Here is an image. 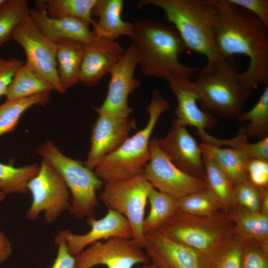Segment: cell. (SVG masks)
Returning a JSON list of instances; mask_svg holds the SVG:
<instances>
[{
  "instance_id": "4",
  "label": "cell",
  "mask_w": 268,
  "mask_h": 268,
  "mask_svg": "<svg viewBox=\"0 0 268 268\" xmlns=\"http://www.w3.org/2000/svg\"><path fill=\"white\" fill-rule=\"evenodd\" d=\"M170 107L159 90L154 88L146 109L149 120L146 126L128 137L114 152L104 156L93 170L104 183L127 179L142 171L150 159L151 133L160 115Z\"/></svg>"
},
{
  "instance_id": "14",
  "label": "cell",
  "mask_w": 268,
  "mask_h": 268,
  "mask_svg": "<svg viewBox=\"0 0 268 268\" xmlns=\"http://www.w3.org/2000/svg\"><path fill=\"white\" fill-rule=\"evenodd\" d=\"M144 249L159 268H205L206 256L164 235L159 229L145 234Z\"/></svg>"
},
{
  "instance_id": "3",
  "label": "cell",
  "mask_w": 268,
  "mask_h": 268,
  "mask_svg": "<svg viewBox=\"0 0 268 268\" xmlns=\"http://www.w3.org/2000/svg\"><path fill=\"white\" fill-rule=\"evenodd\" d=\"M129 37L139 55L140 69L148 77L164 78L170 74L189 78L200 71L179 60L186 50L172 25L150 19L137 20Z\"/></svg>"
},
{
  "instance_id": "36",
  "label": "cell",
  "mask_w": 268,
  "mask_h": 268,
  "mask_svg": "<svg viewBox=\"0 0 268 268\" xmlns=\"http://www.w3.org/2000/svg\"><path fill=\"white\" fill-rule=\"evenodd\" d=\"M267 191L268 188L259 187L248 179L241 181L234 185L235 204L259 212L262 198Z\"/></svg>"
},
{
  "instance_id": "41",
  "label": "cell",
  "mask_w": 268,
  "mask_h": 268,
  "mask_svg": "<svg viewBox=\"0 0 268 268\" xmlns=\"http://www.w3.org/2000/svg\"><path fill=\"white\" fill-rule=\"evenodd\" d=\"M54 241L58 247V252L51 268H74L75 257L68 252L65 240L57 234Z\"/></svg>"
},
{
  "instance_id": "29",
  "label": "cell",
  "mask_w": 268,
  "mask_h": 268,
  "mask_svg": "<svg viewBox=\"0 0 268 268\" xmlns=\"http://www.w3.org/2000/svg\"><path fill=\"white\" fill-rule=\"evenodd\" d=\"M237 118L241 123L249 121L240 127L247 138L251 136L261 140L268 136V85L255 105L249 111L242 112Z\"/></svg>"
},
{
  "instance_id": "17",
  "label": "cell",
  "mask_w": 268,
  "mask_h": 268,
  "mask_svg": "<svg viewBox=\"0 0 268 268\" xmlns=\"http://www.w3.org/2000/svg\"><path fill=\"white\" fill-rule=\"evenodd\" d=\"M136 130L134 119L129 120L107 115H99L92 131L91 147L84 165L93 170L105 156L116 151Z\"/></svg>"
},
{
  "instance_id": "1",
  "label": "cell",
  "mask_w": 268,
  "mask_h": 268,
  "mask_svg": "<svg viewBox=\"0 0 268 268\" xmlns=\"http://www.w3.org/2000/svg\"><path fill=\"white\" fill-rule=\"evenodd\" d=\"M217 8L214 25L217 49L226 60L244 55L246 70L236 74L239 83L252 92L268 85V27L248 11L228 0H213Z\"/></svg>"
},
{
  "instance_id": "25",
  "label": "cell",
  "mask_w": 268,
  "mask_h": 268,
  "mask_svg": "<svg viewBox=\"0 0 268 268\" xmlns=\"http://www.w3.org/2000/svg\"><path fill=\"white\" fill-rule=\"evenodd\" d=\"M202 158L205 169L203 181L206 190L218 203L222 211L227 213L235 205L234 185L210 156L202 154Z\"/></svg>"
},
{
  "instance_id": "32",
  "label": "cell",
  "mask_w": 268,
  "mask_h": 268,
  "mask_svg": "<svg viewBox=\"0 0 268 268\" xmlns=\"http://www.w3.org/2000/svg\"><path fill=\"white\" fill-rule=\"evenodd\" d=\"M243 241L234 233L222 245L206 257L205 268H241Z\"/></svg>"
},
{
  "instance_id": "20",
  "label": "cell",
  "mask_w": 268,
  "mask_h": 268,
  "mask_svg": "<svg viewBox=\"0 0 268 268\" xmlns=\"http://www.w3.org/2000/svg\"><path fill=\"white\" fill-rule=\"evenodd\" d=\"M36 5L35 8L29 10V15L42 33L52 42L69 39L86 44L95 39L90 24L85 20L73 17L52 18L48 15L41 0L37 1Z\"/></svg>"
},
{
  "instance_id": "40",
  "label": "cell",
  "mask_w": 268,
  "mask_h": 268,
  "mask_svg": "<svg viewBox=\"0 0 268 268\" xmlns=\"http://www.w3.org/2000/svg\"><path fill=\"white\" fill-rule=\"evenodd\" d=\"M232 4L251 12L268 27V0H228Z\"/></svg>"
},
{
  "instance_id": "10",
  "label": "cell",
  "mask_w": 268,
  "mask_h": 268,
  "mask_svg": "<svg viewBox=\"0 0 268 268\" xmlns=\"http://www.w3.org/2000/svg\"><path fill=\"white\" fill-rule=\"evenodd\" d=\"M11 40L23 49L26 66L48 81L55 90L60 93L66 92L58 73L57 44L42 33L29 14L16 27Z\"/></svg>"
},
{
  "instance_id": "13",
  "label": "cell",
  "mask_w": 268,
  "mask_h": 268,
  "mask_svg": "<svg viewBox=\"0 0 268 268\" xmlns=\"http://www.w3.org/2000/svg\"><path fill=\"white\" fill-rule=\"evenodd\" d=\"M139 61L136 50L130 44L110 72L111 77L105 100L101 106L94 108L99 115L122 118H128L131 115L133 109L128 105V98L140 86V81L134 77Z\"/></svg>"
},
{
  "instance_id": "12",
  "label": "cell",
  "mask_w": 268,
  "mask_h": 268,
  "mask_svg": "<svg viewBox=\"0 0 268 268\" xmlns=\"http://www.w3.org/2000/svg\"><path fill=\"white\" fill-rule=\"evenodd\" d=\"M133 239L112 237L90 245L75 257L74 268H133L137 264H148L145 251Z\"/></svg>"
},
{
  "instance_id": "38",
  "label": "cell",
  "mask_w": 268,
  "mask_h": 268,
  "mask_svg": "<svg viewBox=\"0 0 268 268\" xmlns=\"http://www.w3.org/2000/svg\"><path fill=\"white\" fill-rule=\"evenodd\" d=\"M248 179L255 185L268 188V161L251 158L247 166Z\"/></svg>"
},
{
  "instance_id": "31",
  "label": "cell",
  "mask_w": 268,
  "mask_h": 268,
  "mask_svg": "<svg viewBox=\"0 0 268 268\" xmlns=\"http://www.w3.org/2000/svg\"><path fill=\"white\" fill-rule=\"evenodd\" d=\"M49 16L52 18L73 17L94 26L96 20L91 11L96 0H41Z\"/></svg>"
},
{
  "instance_id": "19",
  "label": "cell",
  "mask_w": 268,
  "mask_h": 268,
  "mask_svg": "<svg viewBox=\"0 0 268 268\" xmlns=\"http://www.w3.org/2000/svg\"><path fill=\"white\" fill-rule=\"evenodd\" d=\"M123 47L116 40L97 36L84 44L80 67V81L92 86L110 73L124 54Z\"/></svg>"
},
{
  "instance_id": "26",
  "label": "cell",
  "mask_w": 268,
  "mask_h": 268,
  "mask_svg": "<svg viewBox=\"0 0 268 268\" xmlns=\"http://www.w3.org/2000/svg\"><path fill=\"white\" fill-rule=\"evenodd\" d=\"M53 90L54 87L48 81L24 65L16 72L4 96L6 101H10L50 92Z\"/></svg>"
},
{
  "instance_id": "6",
  "label": "cell",
  "mask_w": 268,
  "mask_h": 268,
  "mask_svg": "<svg viewBox=\"0 0 268 268\" xmlns=\"http://www.w3.org/2000/svg\"><path fill=\"white\" fill-rule=\"evenodd\" d=\"M167 237L208 256L235 233L234 226L223 211L196 215L177 211L158 228Z\"/></svg>"
},
{
  "instance_id": "5",
  "label": "cell",
  "mask_w": 268,
  "mask_h": 268,
  "mask_svg": "<svg viewBox=\"0 0 268 268\" xmlns=\"http://www.w3.org/2000/svg\"><path fill=\"white\" fill-rule=\"evenodd\" d=\"M37 153L59 173L67 185L71 194L70 213L77 219L94 216L99 204L96 193L104 183L84 164L65 155L51 141L40 145Z\"/></svg>"
},
{
  "instance_id": "28",
  "label": "cell",
  "mask_w": 268,
  "mask_h": 268,
  "mask_svg": "<svg viewBox=\"0 0 268 268\" xmlns=\"http://www.w3.org/2000/svg\"><path fill=\"white\" fill-rule=\"evenodd\" d=\"M50 98V92H46L25 98L5 101L0 105V136L13 130L20 117L27 109L35 105L45 106Z\"/></svg>"
},
{
  "instance_id": "37",
  "label": "cell",
  "mask_w": 268,
  "mask_h": 268,
  "mask_svg": "<svg viewBox=\"0 0 268 268\" xmlns=\"http://www.w3.org/2000/svg\"><path fill=\"white\" fill-rule=\"evenodd\" d=\"M241 268H268V246L255 240H244Z\"/></svg>"
},
{
  "instance_id": "16",
  "label": "cell",
  "mask_w": 268,
  "mask_h": 268,
  "mask_svg": "<svg viewBox=\"0 0 268 268\" xmlns=\"http://www.w3.org/2000/svg\"><path fill=\"white\" fill-rule=\"evenodd\" d=\"M87 224L91 227L89 232L76 234L67 229L59 231L58 235L65 241L69 254L75 257L88 246L112 237L133 239L131 225L126 218L116 211L108 209L106 215L99 219L95 216L87 218Z\"/></svg>"
},
{
  "instance_id": "27",
  "label": "cell",
  "mask_w": 268,
  "mask_h": 268,
  "mask_svg": "<svg viewBox=\"0 0 268 268\" xmlns=\"http://www.w3.org/2000/svg\"><path fill=\"white\" fill-rule=\"evenodd\" d=\"M148 201L150 209L142 224L144 234L158 229L177 210V198L157 191L153 187L149 193Z\"/></svg>"
},
{
  "instance_id": "39",
  "label": "cell",
  "mask_w": 268,
  "mask_h": 268,
  "mask_svg": "<svg viewBox=\"0 0 268 268\" xmlns=\"http://www.w3.org/2000/svg\"><path fill=\"white\" fill-rule=\"evenodd\" d=\"M23 65V62L17 59L5 60L0 57V97L4 95L16 72Z\"/></svg>"
},
{
  "instance_id": "43",
  "label": "cell",
  "mask_w": 268,
  "mask_h": 268,
  "mask_svg": "<svg viewBox=\"0 0 268 268\" xmlns=\"http://www.w3.org/2000/svg\"><path fill=\"white\" fill-rule=\"evenodd\" d=\"M259 212L263 215L268 216V191L266 192L263 196Z\"/></svg>"
},
{
  "instance_id": "11",
  "label": "cell",
  "mask_w": 268,
  "mask_h": 268,
  "mask_svg": "<svg viewBox=\"0 0 268 268\" xmlns=\"http://www.w3.org/2000/svg\"><path fill=\"white\" fill-rule=\"evenodd\" d=\"M150 159L142 172L146 180L158 191L179 199L206 191L202 180L177 168L158 146L157 138L149 142Z\"/></svg>"
},
{
  "instance_id": "42",
  "label": "cell",
  "mask_w": 268,
  "mask_h": 268,
  "mask_svg": "<svg viewBox=\"0 0 268 268\" xmlns=\"http://www.w3.org/2000/svg\"><path fill=\"white\" fill-rule=\"evenodd\" d=\"M11 251L12 246L9 239L0 231V264L7 259Z\"/></svg>"
},
{
  "instance_id": "46",
  "label": "cell",
  "mask_w": 268,
  "mask_h": 268,
  "mask_svg": "<svg viewBox=\"0 0 268 268\" xmlns=\"http://www.w3.org/2000/svg\"><path fill=\"white\" fill-rule=\"evenodd\" d=\"M7 0H0V8L6 2Z\"/></svg>"
},
{
  "instance_id": "45",
  "label": "cell",
  "mask_w": 268,
  "mask_h": 268,
  "mask_svg": "<svg viewBox=\"0 0 268 268\" xmlns=\"http://www.w3.org/2000/svg\"><path fill=\"white\" fill-rule=\"evenodd\" d=\"M5 195L0 191V202L2 201L5 197Z\"/></svg>"
},
{
  "instance_id": "7",
  "label": "cell",
  "mask_w": 268,
  "mask_h": 268,
  "mask_svg": "<svg viewBox=\"0 0 268 268\" xmlns=\"http://www.w3.org/2000/svg\"><path fill=\"white\" fill-rule=\"evenodd\" d=\"M239 67L234 59L225 60L211 73L199 71L193 81L201 107L223 118H237L251 92L237 81Z\"/></svg>"
},
{
  "instance_id": "24",
  "label": "cell",
  "mask_w": 268,
  "mask_h": 268,
  "mask_svg": "<svg viewBox=\"0 0 268 268\" xmlns=\"http://www.w3.org/2000/svg\"><path fill=\"white\" fill-rule=\"evenodd\" d=\"M235 233L243 240H255L268 246V216L234 205L227 213Z\"/></svg>"
},
{
  "instance_id": "2",
  "label": "cell",
  "mask_w": 268,
  "mask_h": 268,
  "mask_svg": "<svg viewBox=\"0 0 268 268\" xmlns=\"http://www.w3.org/2000/svg\"><path fill=\"white\" fill-rule=\"evenodd\" d=\"M145 5L160 7L164 17L178 31L186 51L203 55L206 64L200 71L211 73L226 60L215 40L217 8L213 0H140L138 8Z\"/></svg>"
},
{
  "instance_id": "21",
  "label": "cell",
  "mask_w": 268,
  "mask_h": 268,
  "mask_svg": "<svg viewBox=\"0 0 268 268\" xmlns=\"http://www.w3.org/2000/svg\"><path fill=\"white\" fill-rule=\"evenodd\" d=\"M124 3L122 0H96L91 11L92 15L98 17L93 26L96 36L114 40L122 35L130 36L133 23L121 17Z\"/></svg>"
},
{
  "instance_id": "44",
  "label": "cell",
  "mask_w": 268,
  "mask_h": 268,
  "mask_svg": "<svg viewBox=\"0 0 268 268\" xmlns=\"http://www.w3.org/2000/svg\"><path fill=\"white\" fill-rule=\"evenodd\" d=\"M137 268H159L155 265L150 263L148 264H144L141 267H137Z\"/></svg>"
},
{
  "instance_id": "15",
  "label": "cell",
  "mask_w": 268,
  "mask_h": 268,
  "mask_svg": "<svg viewBox=\"0 0 268 268\" xmlns=\"http://www.w3.org/2000/svg\"><path fill=\"white\" fill-rule=\"evenodd\" d=\"M161 150L171 162L186 173L203 180L205 165L200 144L188 132L186 127L172 122L167 134L157 138Z\"/></svg>"
},
{
  "instance_id": "35",
  "label": "cell",
  "mask_w": 268,
  "mask_h": 268,
  "mask_svg": "<svg viewBox=\"0 0 268 268\" xmlns=\"http://www.w3.org/2000/svg\"><path fill=\"white\" fill-rule=\"evenodd\" d=\"M177 210L196 215H210L222 211L218 203L207 191L178 199Z\"/></svg>"
},
{
  "instance_id": "30",
  "label": "cell",
  "mask_w": 268,
  "mask_h": 268,
  "mask_svg": "<svg viewBox=\"0 0 268 268\" xmlns=\"http://www.w3.org/2000/svg\"><path fill=\"white\" fill-rule=\"evenodd\" d=\"M39 168L36 163L15 167L0 162V191L5 195L26 194L27 184L37 174Z\"/></svg>"
},
{
  "instance_id": "9",
  "label": "cell",
  "mask_w": 268,
  "mask_h": 268,
  "mask_svg": "<svg viewBox=\"0 0 268 268\" xmlns=\"http://www.w3.org/2000/svg\"><path fill=\"white\" fill-rule=\"evenodd\" d=\"M32 202L26 213L30 220H35L44 212L45 222H55L70 205L69 191L59 173L48 162L42 160L37 174L27 184Z\"/></svg>"
},
{
  "instance_id": "18",
  "label": "cell",
  "mask_w": 268,
  "mask_h": 268,
  "mask_svg": "<svg viewBox=\"0 0 268 268\" xmlns=\"http://www.w3.org/2000/svg\"><path fill=\"white\" fill-rule=\"evenodd\" d=\"M164 78L175 95L177 106L174 112L177 124L195 127L199 135L205 132V129L213 128L217 119L209 111L201 110L197 103L199 97L192 81L189 78L167 74Z\"/></svg>"
},
{
  "instance_id": "23",
  "label": "cell",
  "mask_w": 268,
  "mask_h": 268,
  "mask_svg": "<svg viewBox=\"0 0 268 268\" xmlns=\"http://www.w3.org/2000/svg\"><path fill=\"white\" fill-rule=\"evenodd\" d=\"M202 154L210 156L235 185L248 179L247 166L251 158L239 148H222L207 144L203 142L199 144Z\"/></svg>"
},
{
  "instance_id": "22",
  "label": "cell",
  "mask_w": 268,
  "mask_h": 268,
  "mask_svg": "<svg viewBox=\"0 0 268 268\" xmlns=\"http://www.w3.org/2000/svg\"><path fill=\"white\" fill-rule=\"evenodd\" d=\"M56 43L58 73L61 84L66 91L80 81L84 44L69 39H62Z\"/></svg>"
},
{
  "instance_id": "34",
  "label": "cell",
  "mask_w": 268,
  "mask_h": 268,
  "mask_svg": "<svg viewBox=\"0 0 268 268\" xmlns=\"http://www.w3.org/2000/svg\"><path fill=\"white\" fill-rule=\"evenodd\" d=\"M247 138L240 127L238 133L235 137L228 139H221L210 135L206 143L218 147L222 145H227L232 148L243 150L252 158L268 161V136L255 143H250Z\"/></svg>"
},
{
  "instance_id": "8",
  "label": "cell",
  "mask_w": 268,
  "mask_h": 268,
  "mask_svg": "<svg viewBox=\"0 0 268 268\" xmlns=\"http://www.w3.org/2000/svg\"><path fill=\"white\" fill-rule=\"evenodd\" d=\"M153 188L142 171L132 177L105 183L101 199L108 209L124 215L130 223L133 239L142 248L145 245L142 230L148 196Z\"/></svg>"
},
{
  "instance_id": "33",
  "label": "cell",
  "mask_w": 268,
  "mask_h": 268,
  "mask_svg": "<svg viewBox=\"0 0 268 268\" xmlns=\"http://www.w3.org/2000/svg\"><path fill=\"white\" fill-rule=\"evenodd\" d=\"M29 10L25 0H7L0 8V47L11 40L14 30Z\"/></svg>"
}]
</instances>
